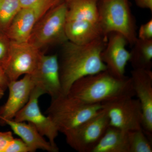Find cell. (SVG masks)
Here are the masks:
<instances>
[{
  "instance_id": "6da1fadb",
  "label": "cell",
  "mask_w": 152,
  "mask_h": 152,
  "mask_svg": "<svg viewBox=\"0 0 152 152\" xmlns=\"http://www.w3.org/2000/svg\"><path fill=\"white\" fill-rule=\"evenodd\" d=\"M107 38L108 36H103L82 45L69 41L64 44L62 54L58 57L63 94H67L72 85L79 79L107 70L101 54Z\"/></svg>"
},
{
  "instance_id": "7a4b0ae2",
  "label": "cell",
  "mask_w": 152,
  "mask_h": 152,
  "mask_svg": "<svg viewBox=\"0 0 152 152\" xmlns=\"http://www.w3.org/2000/svg\"><path fill=\"white\" fill-rule=\"evenodd\" d=\"M67 94L91 104H104L121 97L135 96L130 77H117L107 70L79 79Z\"/></svg>"
},
{
  "instance_id": "3957f363",
  "label": "cell",
  "mask_w": 152,
  "mask_h": 152,
  "mask_svg": "<svg viewBox=\"0 0 152 152\" xmlns=\"http://www.w3.org/2000/svg\"><path fill=\"white\" fill-rule=\"evenodd\" d=\"M65 1L67 6L65 30L68 40L82 45L104 36L100 23L98 0Z\"/></svg>"
},
{
  "instance_id": "277c9868",
  "label": "cell",
  "mask_w": 152,
  "mask_h": 152,
  "mask_svg": "<svg viewBox=\"0 0 152 152\" xmlns=\"http://www.w3.org/2000/svg\"><path fill=\"white\" fill-rule=\"evenodd\" d=\"M104 108L103 104H89L69 94H62L51 99L47 116L59 132L64 134L94 116Z\"/></svg>"
},
{
  "instance_id": "5b68a950",
  "label": "cell",
  "mask_w": 152,
  "mask_h": 152,
  "mask_svg": "<svg viewBox=\"0 0 152 152\" xmlns=\"http://www.w3.org/2000/svg\"><path fill=\"white\" fill-rule=\"evenodd\" d=\"M100 23L104 35L120 33L133 45L137 38L134 19L128 0H101L98 3Z\"/></svg>"
},
{
  "instance_id": "8992f818",
  "label": "cell",
  "mask_w": 152,
  "mask_h": 152,
  "mask_svg": "<svg viewBox=\"0 0 152 152\" xmlns=\"http://www.w3.org/2000/svg\"><path fill=\"white\" fill-rule=\"evenodd\" d=\"M67 6L65 1L53 7L36 23L28 42L41 50L48 45L69 41L65 30Z\"/></svg>"
},
{
  "instance_id": "52a82bcc",
  "label": "cell",
  "mask_w": 152,
  "mask_h": 152,
  "mask_svg": "<svg viewBox=\"0 0 152 152\" xmlns=\"http://www.w3.org/2000/svg\"><path fill=\"white\" fill-rule=\"evenodd\" d=\"M110 122L104 109L75 127L64 133L67 143L79 152H92L104 135Z\"/></svg>"
},
{
  "instance_id": "ba28073f",
  "label": "cell",
  "mask_w": 152,
  "mask_h": 152,
  "mask_svg": "<svg viewBox=\"0 0 152 152\" xmlns=\"http://www.w3.org/2000/svg\"><path fill=\"white\" fill-rule=\"evenodd\" d=\"M103 104L108 116L110 126L127 132L142 129V113L137 99L126 96Z\"/></svg>"
},
{
  "instance_id": "9c48e42d",
  "label": "cell",
  "mask_w": 152,
  "mask_h": 152,
  "mask_svg": "<svg viewBox=\"0 0 152 152\" xmlns=\"http://www.w3.org/2000/svg\"><path fill=\"white\" fill-rule=\"evenodd\" d=\"M42 53L41 50L28 42L19 43L11 41L8 58L4 67L9 81L32 73Z\"/></svg>"
},
{
  "instance_id": "30bf717a",
  "label": "cell",
  "mask_w": 152,
  "mask_h": 152,
  "mask_svg": "<svg viewBox=\"0 0 152 152\" xmlns=\"http://www.w3.org/2000/svg\"><path fill=\"white\" fill-rule=\"evenodd\" d=\"M58 3V0H46L32 7L21 9L6 32V35L12 42H28L39 20Z\"/></svg>"
},
{
  "instance_id": "8fae6325",
  "label": "cell",
  "mask_w": 152,
  "mask_h": 152,
  "mask_svg": "<svg viewBox=\"0 0 152 152\" xmlns=\"http://www.w3.org/2000/svg\"><path fill=\"white\" fill-rule=\"evenodd\" d=\"M45 93L42 90L35 87L28 102L17 113L13 119L32 124L53 147L58 148L56 140L59 132L51 119L42 113L39 105V99Z\"/></svg>"
},
{
  "instance_id": "7c38bea8",
  "label": "cell",
  "mask_w": 152,
  "mask_h": 152,
  "mask_svg": "<svg viewBox=\"0 0 152 152\" xmlns=\"http://www.w3.org/2000/svg\"><path fill=\"white\" fill-rule=\"evenodd\" d=\"M35 87L42 90L51 99L62 94L58 56L42 53L36 69L31 74Z\"/></svg>"
},
{
  "instance_id": "4fadbf2b",
  "label": "cell",
  "mask_w": 152,
  "mask_h": 152,
  "mask_svg": "<svg viewBox=\"0 0 152 152\" xmlns=\"http://www.w3.org/2000/svg\"><path fill=\"white\" fill-rule=\"evenodd\" d=\"M132 83L135 96L141 106L142 129L149 137H152V72L151 69H133Z\"/></svg>"
},
{
  "instance_id": "5bb4252c",
  "label": "cell",
  "mask_w": 152,
  "mask_h": 152,
  "mask_svg": "<svg viewBox=\"0 0 152 152\" xmlns=\"http://www.w3.org/2000/svg\"><path fill=\"white\" fill-rule=\"evenodd\" d=\"M127 41L121 34L110 33L107 41L101 54L102 61L107 70L117 77H124L125 69L130 58V52L126 49Z\"/></svg>"
},
{
  "instance_id": "9a60e30c",
  "label": "cell",
  "mask_w": 152,
  "mask_h": 152,
  "mask_svg": "<svg viewBox=\"0 0 152 152\" xmlns=\"http://www.w3.org/2000/svg\"><path fill=\"white\" fill-rule=\"evenodd\" d=\"M35 85L30 75L22 78L9 82V96L5 103L0 107V117L4 119H13L14 117L28 102Z\"/></svg>"
},
{
  "instance_id": "2e32d148",
  "label": "cell",
  "mask_w": 152,
  "mask_h": 152,
  "mask_svg": "<svg viewBox=\"0 0 152 152\" xmlns=\"http://www.w3.org/2000/svg\"><path fill=\"white\" fill-rule=\"evenodd\" d=\"M2 124L10 126L13 132L27 145L30 152H34L38 150L49 152L59 151L58 148L53 147L48 141L46 140L43 136L31 123L17 121L14 119H4Z\"/></svg>"
},
{
  "instance_id": "e0dca14e",
  "label": "cell",
  "mask_w": 152,
  "mask_h": 152,
  "mask_svg": "<svg viewBox=\"0 0 152 152\" xmlns=\"http://www.w3.org/2000/svg\"><path fill=\"white\" fill-rule=\"evenodd\" d=\"M92 152H129L128 132L109 126Z\"/></svg>"
},
{
  "instance_id": "ac0fdd59",
  "label": "cell",
  "mask_w": 152,
  "mask_h": 152,
  "mask_svg": "<svg viewBox=\"0 0 152 152\" xmlns=\"http://www.w3.org/2000/svg\"><path fill=\"white\" fill-rule=\"evenodd\" d=\"M130 52L131 63L133 69H151L152 60V39L137 38Z\"/></svg>"
},
{
  "instance_id": "d6986e66",
  "label": "cell",
  "mask_w": 152,
  "mask_h": 152,
  "mask_svg": "<svg viewBox=\"0 0 152 152\" xmlns=\"http://www.w3.org/2000/svg\"><path fill=\"white\" fill-rule=\"evenodd\" d=\"M21 9L19 0H0V33H6Z\"/></svg>"
},
{
  "instance_id": "ffe728a7",
  "label": "cell",
  "mask_w": 152,
  "mask_h": 152,
  "mask_svg": "<svg viewBox=\"0 0 152 152\" xmlns=\"http://www.w3.org/2000/svg\"><path fill=\"white\" fill-rule=\"evenodd\" d=\"M129 152H152V139L142 129L128 132Z\"/></svg>"
},
{
  "instance_id": "44dd1931",
  "label": "cell",
  "mask_w": 152,
  "mask_h": 152,
  "mask_svg": "<svg viewBox=\"0 0 152 152\" xmlns=\"http://www.w3.org/2000/svg\"><path fill=\"white\" fill-rule=\"evenodd\" d=\"M11 40L5 33H0V66L4 69L10 54Z\"/></svg>"
},
{
  "instance_id": "7402d4cb",
  "label": "cell",
  "mask_w": 152,
  "mask_h": 152,
  "mask_svg": "<svg viewBox=\"0 0 152 152\" xmlns=\"http://www.w3.org/2000/svg\"><path fill=\"white\" fill-rule=\"evenodd\" d=\"M4 152H30L29 148L20 138H14Z\"/></svg>"
},
{
  "instance_id": "603a6c76",
  "label": "cell",
  "mask_w": 152,
  "mask_h": 152,
  "mask_svg": "<svg viewBox=\"0 0 152 152\" xmlns=\"http://www.w3.org/2000/svg\"><path fill=\"white\" fill-rule=\"evenodd\" d=\"M138 38L142 40L152 39V20L142 25L139 29Z\"/></svg>"
},
{
  "instance_id": "cb8c5ba5",
  "label": "cell",
  "mask_w": 152,
  "mask_h": 152,
  "mask_svg": "<svg viewBox=\"0 0 152 152\" xmlns=\"http://www.w3.org/2000/svg\"><path fill=\"white\" fill-rule=\"evenodd\" d=\"M14 139L11 131L0 132V152H4L6 149Z\"/></svg>"
},
{
  "instance_id": "d4e9b609",
  "label": "cell",
  "mask_w": 152,
  "mask_h": 152,
  "mask_svg": "<svg viewBox=\"0 0 152 152\" xmlns=\"http://www.w3.org/2000/svg\"><path fill=\"white\" fill-rule=\"evenodd\" d=\"M9 83L4 69L0 66V87L5 91L7 88Z\"/></svg>"
},
{
  "instance_id": "484cf974",
  "label": "cell",
  "mask_w": 152,
  "mask_h": 152,
  "mask_svg": "<svg viewBox=\"0 0 152 152\" xmlns=\"http://www.w3.org/2000/svg\"><path fill=\"white\" fill-rule=\"evenodd\" d=\"M45 1L46 0H19V1L21 8H23L32 7Z\"/></svg>"
},
{
  "instance_id": "4316f807",
  "label": "cell",
  "mask_w": 152,
  "mask_h": 152,
  "mask_svg": "<svg viewBox=\"0 0 152 152\" xmlns=\"http://www.w3.org/2000/svg\"><path fill=\"white\" fill-rule=\"evenodd\" d=\"M136 4L142 8L148 9L152 11V0H135Z\"/></svg>"
},
{
  "instance_id": "83f0119b",
  "label": "cell",
  "mask_w": 152,
  "mask_h": 152,
  "mask_svg": "<svg viewBox=\"0 0 152 152\" xmlns=\"http://www.w3.org/2000/svg\"><path fill=\"white\" fill-rule=\"evenodd\" d=\"M5 91L0 87V99H1L4 95Z\"/></svg>"
},
{
  "instance_id": "f1b7e54d",
  "label": "cell",
  "mask_w": 152,
  "mask_h": 152,
  "mask_svg": "<svg viewBox=\"0 0 152 152\" xmlns=\"http://www.w3.org/2000/svg\"><path fill=\"white\" fill-rule=\"evenodd\" d=\"M58 1L60 2H61L64 1V0H58Z\"/></svg>"
},
{
  "instance_id": "f546056e",
  "label": "cell",
  "mask_w": 152,
  "mask_h": 152,
  "mask_svg": "<svg viewBox=\"0 0 152 152\" xmlns=\"http://www.w3.org/2000/svg\"><path fill=\"white\" fill-rule=\"evenodd\" d=\"M0 124H1V117H0Z\"/></svg>"
}]
</instances>
